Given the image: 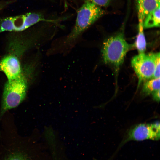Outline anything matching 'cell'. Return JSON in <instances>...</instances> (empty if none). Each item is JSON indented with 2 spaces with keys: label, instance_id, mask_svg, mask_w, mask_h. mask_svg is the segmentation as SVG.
Returning a JSON list of instances; mask_svg holds the SVG:
<instances>
[{
  "label": "cell",
  "instance_id": "cell-1",
  "mask_svg": "<svg viewBox=\"0 0 160 160\" xmlns=\"http://www.w3.org/2000/svg\"><path fill=\"white\" fill-rule=\"evenodd\" d=\"M74 25L70 33L59 46L61 49L72 46L82 34L104 14L100 7L89 1H85L77 12Z\"/></svg>",
  "mask_w": 160,
  "mask_h": 160
},
{
  "label": "cell",
  "instance_id": "cell-2",
  "mask_svg": "<svg viewBox=\"0 0 160 160\" xmlns=\"http://www.w3.org/2000/svg\"><path fill=\"white\" fill-rule=\"evenodd\" d=\"M133 46L127 42L122 33L109 38L104 41L101 49L103 61L112 66L117 74L127 53Z\"/></svg>",
  "mask_w": 160,
  "mask_h": 160
},
{
  "label": "cell",
  "instance_id": "cell-3",
  "mask_svg": "<svg viewBox=\"0 0 160 160\" xmlns=\"http://www.w3.org/2000/svg\"><path fill=\"white\" fill-rule=\"evenodd\" d=\"M62 20L61 18L47 17L40 13L29 12L1 19L0 20V32L23 31L41 22L59 24Z\"/></svg>",
  "mask_w": 160,
  "mask_h": 160
},
{
  "label": "cell",
  "instance_id": "cell-4",
  "mask_svg": "<svg viewBox=\"0 0 160 160\" xmlns=\"http://www.w3.org/2000/svg\"><path fill=\"white\" fill-rule=\"evenodd\" d=\"M27 87V80L22 74L6 82L3 93L0 119L7 111L18 106L23 100L26 95Z\"/></svg>",
  "mask_w": 160,
  "mask_h": 160
},
{
  "label": "cell",
  "instance_id": "cell-5",
  "mask_svg": "<svg viewBox=\"0 0 160 160\" xmlns=\"http://www.w3.org/2000/svg\"><path fill=\"white\" fill-rule=\"evenodd\" d=\"M160 137L159 122L152 124H140L134 126L129 130L118 149L130 141H142L148 140L157 141L159 140Z\"/></svg>",
  "mask_w": 160,
  "mask_h": 160
},
{
  "label": "cell",
  "instance_id": "cell-6",
  "mask_svg": "<svg viewBox=\"0 0 160 160\" xmlns=\"http://www.w3.org/2000/svg\"><path fill=\"white\" fill-rule=\"evenodd\" d=\"M131 64L138 78L137 88L143 82L153 78L155 65L152 53H138L132 58Z\"/></svg>",
  "mask_w": 160,
  "mask_h": 160
},
{
  "label": "cell",
  "instance_id": "cell-7",
  "mask_svg": "<svg viewBox=\"0 0 160 160\" xmlns=\"http://www.w3.org/2000/svg\"><path fill=\"white\" fill-rule=\"evenodd\" d=\"M35 152L30 147L12 145L0 152V160H34Z\"/></svg>",
  "mask_w": 160,
  "mask_h": 160
},
{
  "label": "cell",
  "instance_id": "cell-8",
  "mask_svg": "<svg viewBox=\"0 0 160 160\" xmlns=\"http://www.w3.org/2000/svg\"><path fill=\"white\" fill-rule=\"evenodd\" d=\"M0 71L4 73L8 81L15 79L21 75L19 61L13 55H8L1 60L0 62Z\"/></svg>",
  "mask_w": 160,
  "mask_h": 160
},
{
  "label": "cell",
  "instance_id": "cell-9",
  "mask_svg": "<svg viewBox=\"0 0 160 160\" xmlns=\"http://www.w3.org/2000/svg\"><path fill=\"white\" fill-rule=\"evenodd\" d=\"M138 9V32L134 46L138 53L145 52L146 48V42L144 32L143 21L145 17L140 9Z\"/></svg>",
  "mask_w": 160,
  "mask_h": 160
},
{
  "label": "cell",
  "instance_id": "cell-10",
  "mask_svg": "<svg viewBox=\"0 0 160 160\" xmlns=\"http://www.w3.org/2000/svg\"><path fill=\"white\" fill-rule=\"evenodd\" d=\"M160 10V6H159L145 16L143 21L144 28L159 27Z\"/></svg>",
  "mask_w": 160,
  "mask_h": 160
},
{
  "label": "cell",
  "instance_id": "cell-11",
  "mask_svg": "<svg viewBox=\"0 0 160 160\" xmlns=\"http://www.w3.org/2000/svg\"><path fill=\"white\" fill-rule=\"evenodd\" d=\"M160 0H138V8L144 17L149 13L160 6Z\"/></svg>",
  "mask_w": 160,
  "mask_h": 160
},
{
  "label": "cell",
  "instance_id": "cell-12",
  "mask_svg": "<svg viewBox=\"0 0 160 160\" xmlns=\"http://www.w3.org/2000/svg\"><path fill=\"white\" fill-rule=\"evenodd\" d=\"M160 89V78H152L144 82L141 90L142 95L146 96Z\"/></svg>",
  "mask_w": 160,
  "mask_h": 160
},
{
  "label": "cell",
  "instance_id": "cell-13",
  "mask_svg": "<svg viewBox=\"0 0 160 160\" xmlns=\"http://www.w3.org/2000/svg\"><path fill=\"white\" fill-rule=\"evenodd\" d=\"M154 59L155 70L153 78H160V53H152Z\"/></svg>",
  "mask_w": 160,
  "mask_h": 160
},
{
  "label": "cell",
  "instance_id": "cell-14",
  "mask_svg": "<svg viewBox=\"0 0 160 160\" xmlns=\"http://www.w3.org/2000/svg\"><path fill=\"white\" fill-rule=\"evenodd\" d=\"M89 1L100 7L107 6L110 3L111 0H84Z\"/></svg>",
  "mask_w": 160,
  "mask_h": 160
},
{
  "label": "cell",
  "instance_id": "cell-15",
  "mask_svg": "<svg viewBox=\"0 0 160 160\" xmlns=\"http://www.w3.org/2000/svg\"><path fill=\"white\" fill-rule=\"evenodd\" d=\"M153 99L155 101L159 102L160 101V89L157 90L151 94Z\"/></svg>",
  "mask_w": 160,
  "mask_h": 160
},
{
  "label": "cell",
  "instance_id": "cell-16",
  "mask_svg": "<svg viewBox=\"0 0 160 160\" xmlns=\"http://www.w3.org/2000/svg\"><path fill=\"white\" fill-rule=\"evenodd\" d=\"M64 0V1H65H65H66V0Z\"/></svg>",
  "mask_w": 160,
  "mask_h": 160
}]
</instances>
